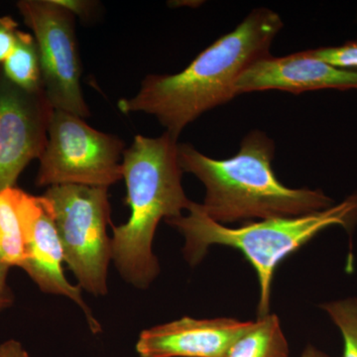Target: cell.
Listing matches in <instances>:
<instances>
[{"instance_id":"cell-11","label":"cell","mask_w":357,"mask_h":357,"mask_svg":"<svg viewBox=\"0 0 357 357\" xmlns=\"http://www.w3.org/2000/svg\"><path fill=\"white\" fill-rule=\"evenodd\" d=\"M252 325L231 318L184 317L141 332L136 351L140 357H222Z\"/></svg>"},{"instance_id":"cell-3","label":"cell","mask_w":357,"mask_h":357,"mask_svg":"<svg viewBox=\"0 0 357 357\" xmlns=\"http://www.w3.org/2000/svg\"><path fill=\"white\" fill-rule=\"evenodd\" d=\"M178 146V138L167 131L155 138L136 135L122 157L131 213L128 222L112 227V260L138 289L149 287L160 273L152 248L159 222L180 217L192 203L182 185Z\"/></svg>"},{"instance_id":"cell-13","label":"cell","mask_w":357,"mask_h":357,"mask_svg":"<svg viewBox=\"0 0 357 357\" xmlns=\"http://www.w3.org/2000/svg\"><path fill=\"white\" fill-rule=\"evenodd\" d=\"M2 66V74L18 88L31 93L43 89L38 48L32 34L20 30L15 46Z\"/></svg>"},{"instance_id":"cell-9","label":"cell","mask_w":357,"mask_h":357,"mask_svg":"<svg viewBox=\"0 0 357 357\" xmlns=\"http://www.w3.org/2000/svg\"><path fill=\"white\" fill-rule=\"evenodd\" d=\"M16 208L24 230L26 259L21 269L44 293L65 296L82 307L91 332H102V326L91 314L82 296V288L66 278L62 244L44 196H33L20 188H13Z\"/></svg>"},{"instance_id":"cell-12","label":"cell","mask_w":357,"mask_h":357,"mask_svg":"<svg viewBox=\"0 0 357 357\" xmlns=\"http://www.w3.org/2000/svg\"><path fill=\"white\" fill-rule=\"evenodd\" d=\"M222 357H289V344L275 314L258 318Z\"/></svg>"},{"instance_id":"cell-2","label":"cell","mask_w":357,"mask_h":357,"mask_svg":"<svg viewBox=\"0 0 357 357\" xmlns=\"http://www.w3.org/2000/svg\"><path fill=\"white\" fill-rule=\"evenodd\" d=\"M274 153L273 140L259 130L248 133L238 153L229 159L211 158L187 143L178 146L183 172L196 176L206 188L199 210L220 225L296 217L335 204L321 190L282 184L272 169Z\"/></svg>"},{"instance_id":"cell-16","label":"cell","mask_w":357,"mask_h":357,"mask_svg":"<svg viewBox=\"0 0 357 357\" xmlns=\"http://www.w3.org/2000/svg\"><path fill=\"white\" fill-rule=\"evenodd\" d=\"M314 57L340 68L357 70V41H349L338 46L323 47L310 50Z\"/></svg>"},{"instance_id":"cell-15","label":"cell","mask_w":357,"mask_h":357,"mask_svg":"<svg viewBox=\"0 0 357 357\" xmlns=\"http://www.w3.org/2000/svg\"><path fill=\"white\" fill-rule=\"evenodd\" d=\"M321 307L342 333V357H357V298L331 301Z\"/></svg>"},{"instance_id":"cell-21","label":"cell","mask_w":357,"mask_h":357,"mask_svg":"<svg viewBox=\"0 0 357 357\" xmlns=\"http://www.w3.org/2000/svg\"><path fill=\"white\" fill-rule=\"evenodd\" d=\"M301 357H330L321 349H317L314 345H307L304 351L301 354Z\"/></svg>"},{"instance_id":"cell-10","label":"cell","mask_w":357,"mask_h":357,"mask_svg":"<svg viewBox=\"0 0 357 357\" xmlns=\"http://www.w3.org/2000/svg\"><path fill=\"white\" fill-rule=\"evenodd\" d=\"M236 96L279 89L302 93L318 89H357V70L340 69L314 57L310 50L285 57L260 59L244 70L236 83Z\"/></svg>"},{"instance_id":"cell-7","label":"cell","mask_w":357,"mask_h":357,"mask_svg":"<svg viewBox=\"0 0 357 357\" xmlns=\"http://www.w3.org/2000/svg\"><path fill=\"white\" fill-rule=\"evenodd\" d=\"M16 6L36 41L44 93L52 107L89 117L81 86L76 16L55 0H21Z\"/></svg>"},{"instance_id":"cell-4","label":"cell","mask_w":357,"mask_h":357,"mask_svg":"<svg viewBox=\"0 0 357 357\" xmlns=\"http://www.w3.org/2000/svg\"><path fill=\"white\" fill-rule=\"evenodd\" d=\"M188 211V215L165 220L184 236L185 259L192 267L196 266L213 245L241 251L257 275L260 287L257 312L258 318H261L270 314L275 270L284 259L330 227H342L352 236L357 225V191L326 210L267 218L241 227L213 222L192 201Z\"/></svg>"},{"instance_id":"cell-14","label":"cell","mask_w":357,"mask_h":357,"mask_svg":"<svg viewBox=\"0 0 357 357\" xmlns=\"http://www.w3.org/2000/svg\"><path fill=\"white\" fill-rule=\"evenodd\" d=\"M13 188L0 191V263L10 268H22L26 259L24 230Z\"/></svg>"},{"instance_id":"cell-17","label":"cell","mask_w":357,"mask_h":357,"mask_svg":"<svg viewBox=\"0 0 357 357\" xmlns=\"http://www.w3.org/2000/svg\"><path fill=\"white\" fill-rule=\"evenodd\" d=\"M18 32L17 22L13 18L9 16L0 17V63H3L13 52Z\"/></svg>"},{"instance_id":"cell-19","label":"cell","mask_w":357,"mask_h":357,"mask_svg":"<svg viewBox=\"0 0 357 357\" xmlns=\"http://www.w3.org/2000/svg\"><path fill=\"white\" fill-rule=\"evenodd\" d=\"M10 267L0 263V314L13 304L14 296L8 285Z\"/></svg>"},{"instance_id":"cell-5","label":"cell","mask_w":357,"mask_h":357,"mask_svg":"<svg viewBox=\"0 0 357 357\" xmlns=\"http://www.w3.org/2000/svg\"><path fill=\"white\" fill-rule=\"evenodd\" d=\"M64 252L65 262L79 286L96 296L107 293L112 260L109 188L81 185H52L43 195Z\"/></svg>"},{"instance_id":"cell-8","label":"cell","mask_w":357,"mask_h":357,"mask_svg":"<svg viewBox=\"0 0 357 357\" xmlns=\"http://www.w3.org/2000/svg\"><path fill=\"white\" fill-rule=\"evenodd\" d=\"M53 112L44 89L24 91L0 74V191L16 187L28 164L41 157Z\"/></svg>"},{"instance_id":"cell-6","label":"cell","mask_w":357,"mask_h":357,"mask_svg":"<svg viewBox=\"0 0 357 357\" xmlns=\"http://www.w3.org/2000/svg\"><path fill=\"white\" fill-rule=\"evenodd\" d=\"M124 151L123 141L114 134L100 132L77 115L54 109L36 185L109 188L122 178Z\"/></svg>"},{"instance_id":"cell-18","label":"cell","mask_w":357,"mask_h":357,"mask_svg":"<svg viewBox=\"0 0 357 357\" xmlns=\"http://www.w3.org/2000/svg\"><path fill=\"white\" fill-rule=\"evenodd\" d=\"M61 6L70 11L75 16H79L83 20H88L95 11L96 2L84 0H55Z\"/></svg>"},{"instance_id":"cell-20","label":"cell","mask_w":357,"mask_h":357,"mask_svg":"<svg viewBox=\"0 0 357 357\" xmlns=\"http://www.w3.org/2000/svg\"><path fill=\"white\" fill-rule=\"evenodd\" d=\"M0 357H30L21 342L9 340L0 344Z\"/></svg>"},{"instance_id":"cell-1","label":"cell","mask_w":357,"mask_h":357,"mask_svg":"<svg viewBox=\"0 0 357 357\" xmlns=\"http://www.w3.org/2000/svg\"><path fill=\"white\" fill-rule=\"evenodd\" d=\"M283 26L278 13L255 9L182 72L148 75L137 93L121 98L117 107L124 114L143 112L156 117L167 132L178 138L204 112L236 98L237 79L251 65L270 56L272 42Z\"/></svg>"}]
</instances>
